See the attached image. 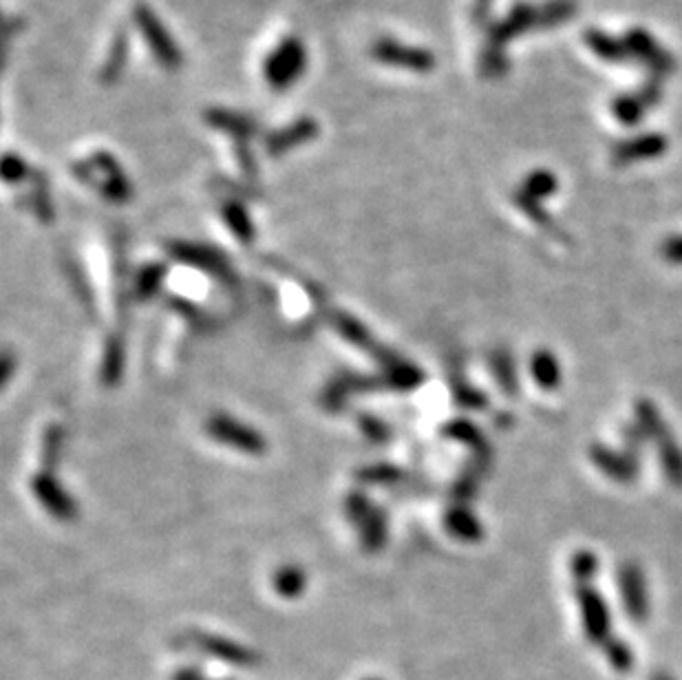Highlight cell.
Masks as SVG:
<instances>
[{
    "instance_id": "6da1fadb",
    "label": "cell",
    "mask_w": 682,
    "mask_h": 680,
    "mask_svg": "<svg viewBox=\"0 0 682 680\" xmlns=\"http://www.w3.org/2000/svg\"><path fill=\"white\" fill-rule=\"evenodd\" d=\"M307 67V49L303 40L285 38L263 62V76L274 91H285L303 76Z\"/></svg>"
},
{
    "instance_id": "7a4b0ae2",
    "label": "cell",
    "mask_w": 682,
    "mask_h": 680,
    "mask_svg": "<svg viewBox=\"0 0 682 680\" xmlns=\"http://www.w3.org/2000/svg\"><path fill=\"white\" fill-rule=\"evenodd\" d=\"M133 20H135L137 29H140V34L146 38V45H148V49L153 51V56L157 58L159 65L170 69V71L179 69L181 67V51L173 42V38H170L166 27L162 25V20L157 18L153 9L148 5H137L135 12H133Z\"/></svg>"
},
{
    "instance_id": "3957f363",
    "label": "cell",
    "mask_w": 682,
    "mask_h": 680,
    "mask_svg": "<svg viewBox=\"0 0 682 680\" xmlns=\"http://www.w3.org/2000/svg\"><path fill=\"white\" fill-rule=\"evenodd\" d=\"M371 58L380 62V65L409 69L418 73H426L435 67V58L431 51L402 45V42L391 38H380L378 42H374V47H371Z\"/></svg>"
},
{
    "instance_id": "277c9868",
    "label": "cell",
    "mask_w": 682,
    "mask_h": 680,
    "mask_svg": "<svg viewBox=\"0 0 682 680\" xmlns=\"http://www.w3.org/2000/svg\"><path fill=\"white\" fill-rule=\"evenodd\" d=\"M318 135V124L312 118H301L292 124H287L285 129H276L272 133L265 135V151L270 155H283L287 151H292V148L301 146L309 140H314Z\"/></svg>"
},
{
    "instance_id": "5b68a950",
    "label": "cell",
    "mask_w": 682,
    "mask_h": 680,
    "mask_svg": "<svg viewBox=\"0 0 682 680\" xmlns=\"http://www.w3.org/2000/svg\"><path fill=\"white\" fill-rule=\"evenodd\" d=\"M206 122L215 129L232 135L237 142H248L250 137L257 135L259 124L250 115H243L237 111H226V109H208L206 111Z\"/></svg>"
},
{
    "instance_id": "8992f818",
    "label": "cell",
    "mask_w": 682,
    "mask_h": 680,
    "mask_svg": "<svg viewBox=\"0 0 682 680\" xmlns=\"http://www.w3.org/2000/svg\"><path fill=\"white\" fill-rule=\"evenodd\" d=\"M126 56H129V34H126L124 29H120L113 36L109 53H106V60L100 69L102 84H115L117 80H120L122 71L126 67Z\"/></svg>"
},
{
    "instance_id": "52a82bcc",
    "label": "cell",
    "mask_w": 682,
    "mask_h": 680,
    "mask_svg": "<svg viewBox=\"0 0 682 680\" xmlns=\"http://www.w3.org/2000/svg\"><path fill=\"white\" fill-rule=\"evenodd\" d=\"M585 623H588V634L594 641H603L607 634V616L603 605L596 599L585 601Z\"/></svg>"
},
{
    "instance_id": "ba28073f",
    "label": "cell",
    "mask_w": 682,
    "mask_h": 680,
    "mask_svg": "<svg viewBox=\"0 0 682 680\" xmlns=\"http://www.w3.org/2000/svg\"><path fill=\"white\" fill-rule=\"evenodd\" d=\"M3 166H5L3 173L7 182H12V179H23L27 175V164L16 155H7Z\"/></svg>"
},
{
    "instance_id": "9c48e42d",
    "label": "cell",
    "mask_w": 682,
    "mask_h": 680,
    "mask_svg": "<svg viewBox=\"0 0 682 680\" xmlns=\"http://www.w3.org/2000/svg\"><path fill=\"white\" fill-rule=\"evenodd\" d=\"M654 680H669V678L663 676V674H658V676H654Z\"/></svg>"
}]
</instances>
